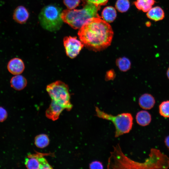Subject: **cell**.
<instances>
[{
    "label": "cell",
    "mask_w": 169,
    "mask_h": 169,
    "mask_svg": "<svg viewBox=\"0 0 169 169\" xmlns=\"http://www.w3.org/2000/svg\"><path fill=\"white\" fill-rule=\"evenodd\" d=\"M136 118L137 123L143 126L148 125L151 120V116L150 113L146 111L143 110L137 113Z\"/></svg>",
    "instance_id": "cell-13"
},
{
    "label": "cell",
    "mask_w": 169,
    "mask_h": 169,
    "mask_svg": "<svg viewBox=\"0 0 169 169\" xmlns=\"http://www.w3.org/2000/svg\"><path fill=\"white\" fill-rule=\"evenodd\" d=\"M146 16L150 19L155 21L163 19L165 17L164 11L159 6L151 8L147 12Z\"/></svg>",
    "instance_id": "cell-12"
},
{
    "label": "cell",
    "mask_w": 169,
    "mask_h": 169,
    "mask_svg": "<svg viewBox=\"0 0 169 169\" xmlns=\"http://www.w3.org/2000/svg\"><path fill=\"white\" fill-rule=\"evenodd\" d=\"M117 16L115 9L112 6H108L105 8L101 13V17L103 19L108 23L113 22Z\"/></svg>",
    "instance_id": "cell-15"
},
{
    "label": "cell",
    "mask_w": 169,
    "mask_h": 169,
    "mask_svg": "<svg viewBox=\"0 0 169 169\" xmlns=\"http://www.w3.org/2000/svg\"><path fill=\"white\" fill-rule=\"evenodd\" d=\"M38 158L40 164V169H49L53 168L48 163L46 159L43 157L42 154H38Z\"/></svg>",
    "instance_id": "cell-21"
},
{
    "label": "cell",
    "mask_w": 169,
    "mask_h": 169,
    "mask_svg": "<svg viewBox=\"0 0 169 169\" xmlns=\"http://www.w3.org/2000/svg\"><path fill=\"white\" fill-rule=\"evenodd\" d=\"M155 3V0H136L134 2L136 8L144 12H147Z\"/></svg>",
    "instance_id": "cell-16"
},
{
    "label": "cell",
    "mask_w": 169,
    "mask_h": 169,
    "mask_svg": "<svg viewBox=\"0 0 169 169\" xmlns=\"http://www.w3.org/2000/svg\"><path fill=\"white\" fill-rule=\"evenodd\" d=\"M167 75L169 79V68H168L167 71Z\"/></svg>",
    "instance_id": "cell-28"
},
{
    "label": "cell",
    "mask_w": 169,
    "mask_h": 169,
    "mask_svg": "<svg viewBox=\"0 0 169 169\" xmlns=\"http://www.w3.org/2000/svg\"><path fill=\"white\" fill-rule=\"evenodd\" d=\"M130 6V4L128 0H117L115 5L116 8L122 13L127 11Z\"/></svg>",
    "instance_id": "cell-19"
},
{
    "label": "cell",
    "mask_w": 169,
    "mask_h": 169,
    "mask_svg": "<svg viewBox=\"0 0 169 169\" xmlns=\"http://www.w3.org/2000/svg\"><path fill=\"white\" fill-rule=\"evenodd\" d=\"M78 34L84 46L90 50L97 52L110 45L113 32L108 23L101 18L94 17L79 29Z\"/></svg>",
    "instance_id": "cell-1"
},
{
    "label": "cell",
    "mask_w": 169,
    "mask_h": 169,
    "mask_svg": "<svg viewBox=\"0 0 169 169\" xmlns=\"http://www.w3.org/2000/svg\"><path fill=\"white\" fill-rule=\"evenodd\" d=\"M48 136L44 134L37 136L35 139V144L38 147L44 148L47 146L49 143Z\"/></svg>",
    "instance_id": "cell-18"
},
{
    "label": "cell",
    "mask_w": 169,
    "mask_h": 169,
    "mask_svg": "<svg viewBox=\"0 0 169 169\" xmlns=\"http://www.w3.org/2000/svg\"><path fill=\"white\" fill-rule=\"evenodd\" d=\"M83 3H93L97 6L105 5L109 0H81Z\"/></svg>",
    "instance_id": "cell-23"
},
{
    "label": "cell",
    "mask_w": 169,
    "mask_h": 169,
    "mask_svg": "<svg viewBox=\"0 0 169 169\" xmlns=\"http://www.w3.org/2000/svg\"><path fill=\"white\" fill-rule=\"evenodd\" d=\"M63 43L66 54L71 59L76 57L84 46L76 37L66 36L64 38Z\"/></svg>",
    "instance_id": "cell-6"
},
{
    "label": "cell",
    "mask_w": 169,
    "mask_h": 169,
    "mask_svg": "<svg viewBox=\"0 0 169 169\" xmlns=\"http://www.w3.org/2000/svg\"><path fill=\"white\" fill-rule=\"evenodd\" d=\"M7 68L8 71L14 75L20 74L23 71L25 65L23 61L20 58H14L8 62Z\"/></svg>",
    "instance_id": "cell-7"
},
{
    "label": "cell",
    "mask_w": 169,
    "mask_h": 169,
    "mask_svg": "<svg viewBox=\"0 0 169 169\" xmlns=\"http://www.w3.org/2000/svg\"><path fill=\"white\" fill-rule=\"evenodd\" d=\"M46 90L52 100L61 105L64 109L69 110L72 107L70 102V95L68 85L58 80L48 85Z\"/></svg>",
    "instance_id": "cell-5"
},
{
    "label": "cell",
    "mask_w": 169,
    "mask_h": 169,
    "mask_svg": "<svg viewBox=\"0 0 169 169\" xmlns=\"http://www.w3.org/2000/svg\"><path fill=\"white\" fill-rule=\"evenodd\" d=\"M90 169H101L103 168V166L102 163L100 161H95L91 162L89 164Z\"/></svg>",
    "instance_id": "cell-24"
},
{
    "label": "cell",
    "mask_w": 169,
    "mask_h": 169,
    "mask_svg": "<svg viewBox=\"0 0 169 169\" xmlns=\"http://www.w3.org/2000/svg\"><path fill=\"white\" fill-rule=\"evenodd\" d=\"M116 64L119 69L121 71L126 72L131 68V63L130 60L127 58L123 57L117 59Z\"/></svg>",
    "instance_id": "cell-17"
},
{
    "label": "cell",
    "mask_w": 169,
    "mask_h": 169,
    "mask_svg": "<svg viewBox=\"0 0 169 169\" xmlns=\"http://www.w3.org/2000/svg\"><path fill=\"white\" fill-rule=\"evenodd\" d=\"M164 141L166 146L169 149V135L166 137Z\"/></svg>",
    "instance_id": "cell-27"
},
{
    "label": "cell",
    "mask_w": 169,
    "mask_h": 169,
    "mask_svg": "<svg viewBox=\"0 0 169 169\" xmlns=\"http://www.w3.org/2000/svg\"><path fill=\"white\" fill-rule=\"evenodd\" d=\"M83 5L81 9H65L62 11L61 17L63 21L73 28L78 29L91 18H101L98 13L100 6L90 3H83Z\"/></svg>",
    "instance_id": "cell-2"
},
{
    "label": "cell",
    "mask_w": 169,
    "mask_h": 169,
    "mask_svg": "<svg viewBox=\"0 0 169 169\" xmlns=\"http://www.w3.org/2000/svg\"><path fill=\"white\" fill-rule=\"evenodd\" d=\"M160 115L165 118H169V100L162 102L159 106Z\"/></svg>",
    "instance_id": "cell-20"
},
{
    "label": "cell",
    "mask_w": 169,
    "mask_h": 169,
    "mask_svg": "<svg viewBox=\"0 0 169 169\" xmlns=\"http://www.w3.org/2000/svg\"><path fill=\"white\" fill-rule=\"evenodd\" d=\"M27 82L26 79L23 75L20 74L15 75L11 79V86L17 90H21L26 86Z\"/></svg>",
    "instance_id": "cell-11"
},
{
    "label": "cell",
    "mask_w": 169,
    "mask_h": 169,
    "mask_svg": "<svg viewBox=\"0 0 169 169\" xmlns=\"http://www.w3.org/2000/svg\"><path fill=\"white\" fill-rule=\"evenodd\" d=\"M115 76V74L113 69H111L107 71L105 75V79L107 81L114 79Z\"/></svg>",
    "instance_id": "cell-26"
},
{
    "label": "cell",
    "mask_w": 169,
    "mask_h": 169,
    "mask_svg": "<svg viewBox=\"0 0 169 169\" xmlns=\"http://www.w3.org/2000/svg\"><path fill=\"white\" fill-rule=\"evenodd\" d=\"M95 111L97 116L111 121L113 123L115 129V137L129 133L132 129L133 117L130 113H123L117 115H113L101 110L97 106L95 107Z\"/></svg>",
    "instance_id": "cell-4"
},
{
    "label": "cell",
    "mask_w": 169,
    "mask_h": 169,
    "mask_svg": "<svg viewBox=\"0 0 169 169\" xmlns=\"http://www.w3.org/2000/svg\"><path fill=\"white\" fill-rule=\"evenodd\" d=\"M64 108L60 105L52 100L49 108L46 111V116L53 120L57 119Z\"/></svg>",
    "instance_id": "cell-9"
},
{
    "label": "cell",
    "mask_w": 169,
    "mask_h": 169,
    "mask_svg": "<svg viewBox=\"0 0 169 169\" xmlns=\"http://www.w3.org/2000/svg\"><path fill=\"white\" fill-rule=\"evenodd\" d=\"M8 116L7 110L3 107L0 106V123L4 121L7 119Z\"/></svg>",
    "instance_id": "cell-25"
},
{
    "label": "cell",
    "mask_w": 169,
    "mask_h": 169,
    "mask_svg": "<svg viewBox=\"0 0 169 169\" xmlns=\"http://www.w3.org/2000/svg\"><path fill=\"white\" fill-rule=\"evenodd\" d=\"M155 103L154 98L150 94H144L139 98V104L140 106L145 110L151 109L154 106Z\"/></svg>",
    "instance_id": "cell-10"
},
{
    "label": "cell",
    "mask_w": 169,
    "mask_h": 169,
    "mask_svg": "<svg viewBox=\"0 0 169 169\" xmlns=\"http://www.w3.org/2000/svg\"><path fill=\"white\" fill-rule=\"evenodd\" d=\"M80 2V0H63L64 4L69 9L76 8L78 6Z\"/></svg>",
    "instance_id": "cell-22"
},
{
    "label": "cell",
    "mask_w": 169,
    "mask_h": 169,
    "mask_svg": "<svg viewBox=\"0 0 169 169\" xmlns=\"http://www.w3.org/2000/svg\"><path fill=\"white\" fill-rule=\"evenodd\" d=\"M62 12L61 8L55 4H50L44 7L38 16L39 22L42 27L49 31L59 30L63 23Z\"/></svg>",
    "instance_id": "cell-3"
},
{
    "label": "cell",
    "mask_w": 169,
    "mask_h": 169,
    "mask_svg": "<svg viewBox=\"0 0 169 169\" xmlns=\"http://www.w3.org/2000/svg\"><path fill=\"white\" fill-rule=\"evenodd\" d=\"M29 16V13L27 8L23 6H19L14 10L13 17L15 21L22 24L26 22Z\"/></svg>",
    "instance_id": "cell-8"
},
{
    "label": "cell",
    "mask_w": 169,
    "mask_h": 169,
    "mask_svg": "<svg viewBox=\"0 0 169 169\" xmlns=\"http://www.w3.org/2000/svg\"><path fill=\"white\" fill-rule=\"evenodd\" d=\"M25 164L28 169H40V164L38 158V154H28L25 158Z\"/></svg>",
    "instance_id": "cell-14"
}]
</instances>
